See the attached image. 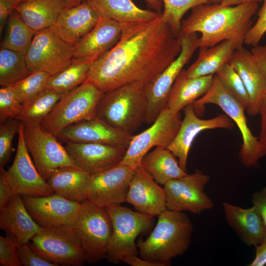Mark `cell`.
I'll return each mask as SVG.
<instances>
[{
  "label": "cell",
  "instance_id": "obj_35",
  "mask_svg": "<svg viewBox=\"0 0 266 266\" xmlns=\"http://www.w3.org/2000/svg\"><path fill=\"white\" fill-rule=\"evenodd\" d=\"M62 95L44 90L23 106L18 119L25 126H40Z\"/></svg>",
  "mask_w": 266,
  "mask_h": 266
},
{
  "label": "cell",
  "instance_id": "obj_7",
  "mask_svg": "<svg viewBox=\"0 0 266 266\" xmlns=\"http://www.w3.org/2000/svg\"><path fill=\"white\" fill-rule=\"evenodd\" d=\"M73 226L87 263L94 264L106 259L112 224L106 207L88 200L82 202Z\"/></svg>",
  "mask_w": 266,
  "mask_h": 266
},
{
  "label": "cell",
  "instance_id": "obj_40",
  "mask_svg": "<svg viewBox=\"0 0 266 266\" xmlns=\"http://www.w3.org/2000/svg\"><path fill=\"white\" fill-rule=\"evenodd\" d=\"M22 122L18 118H10L0 125V168L9 161L12 154V142L18 133Z\"/></svg>",
  "mask_w": 266,
  "mask_h": 266
},
{
  "label": "cell",
  "instance_id": "obj_37",
  "mask_svg": "<svg viewBox=\"0 0 266 266\" xmlns=\"http://www.w3.org/2000/svg\"><path fill=\"white\" fill-rule=\"evenodd\" d=\"M164 11L162 20L167 23L172 31L178 36L181 19L186 12L200 4L218 3L221 0H162Z\"/></svg>",
  "mask_w": 266,
  "mask_h": 266
},
{
  "label": "cell",
  "instance_id": "obj_23",
  "mask_svg": "<svg viewBox=\"0 0 266 266\" xmlns=\"http://www.w3.org/2000/svg\"><path fill=\"white\" fill-rule=\"evenodd\" d=\"M229 64L241 77L250 100L247 112L250 116L259 113L264 98L266 95V76L251 50L242 47L236 49Z\"/></svg>",
  "mask_w": 266,
  "mask_h": 266
},
{
  "label": "cell",
  "instance_id": "obj_10",
  "mask_svg": "<svg viewBox=\"0 0 266 266\" xmlns=\"http://www.w3.org/2000/svg\"><path fill=\"white\" fill-rule=\"evenodd\" d=\"M181 50L176 58L159 75L144 85L147 108L145 122L152 124L167 104L170 93L177 77L200 47L197 33L179 34Z\"/></svg>",
  "mask_w": 266,
  "mask_h": 266
},
{
  "label": "cell",
  "instance_id": "obj_27",
  "mask_svg": "<svg viewBox=\"0 0 266 266\" xmlns=\"http://www.w3.org/2000/svg\"><path fill=\"white\" fill-rule=\"evenodd\" d=\"M99 16L115 21L121 26L159 19L161 13L137 7L132 0H88Z\"/></svg>",
  "mask_w": 266,
  "mask_h": 266
},
{
  "label": "cell",
  "instance_id": "obj_47",
  "mask_svg": "<svg viewBox=\"0 0 266 266\" xmlns=\"http://www.w3.org/2000/svg\"><path fill=\"white\" fill-rule=\"evenodd\" d=\"M251 201L258 210L266 228V187L254 193Z\"/></svg>",
  "mask_w": 266,
  "mask_h": 266
},
{
  "label": "cell",
  "instance_id": "obj_45",
  "mask_svg": "<svg viewBox=\"0 0 266 266\" xmlns=\"http://www.w3.org/2000/svg\"><path fill=\"white\" fill-rule=\"evenodd\" d=\"M26 0H0V31L1 33L8 17Z\"/></svg>",
  "mask_w": 266,
  "mask_h": 266
},
{
  "label": "cell",
  "instance_id": "obj_46",
  "mask_svg": "<svg viewBox=\"0 0 266 266\" xmlns=\"http://www.w3.org/2000/svg\"><path fill=\"white\" fill-rule=\"evenodd\" d=\"M3 168H0V211L8 203L14 193L11 185L7 181Z\"/></svg>",
  "mask_w": 266,
  "mask_h": 266
},
{
  "label": "cell",
  "instance_id": "obj_12",
  "mask_svg": "<svg viewBox=\"0 0 266 266\" xmlns=\"http://www.w3.org/2000/svg\"><path fill=\"white\" fill-rule=\"evenodd\" d=\"M25 58L32 71H42L53 75L71 64L74 47L48 28L36 32Z\"/></svg>",
  "mask_w": 266,
  "mask_h": 266
},
{
  "label": "cell",
  "instance_id": "obj_9",
  "mask_svg": "<svg viewBox=\"0 0 266 266\" xmlns=\"http://www.w3.org/2000/svg\"><path fill=\"white\" fill-rule=\"evenodd\" d=\"M31 240L33 250L58 266H81L86 262L73 226L42 227Z\"/></svg>",
  "mask_w": 266,
  "mask_h": 266
},
{
  "label": "cell",
  "instance_id": "obj_36",
  "mask_svg": "<svg viewBox=\"0 0 266 266\" xmlns=\"http://www.w3.org/2000/svg\"><path fill=\"white\" fill-rule=\"evenodd\" d=\"M33 71L29 68L25 55L1 48L0 50V85H13Z\"/></svg>",
  "mask_w": 266,
  "mask_h": 266
},
{
  "label": "cell",
  "instance_id": "obj_55",
  "mask_svg": "<svg viewBox=\"0 0 266 266\" xmlns=\"http://www.w3.org/2000/svg\"><path fill=\"white\" fill-rule=\"evenodd\" d=\"M264 157L266 156V137L259 139Z\"/></svg>",
  "mask_w": 266,
  "mask_h": 266
},
{
  "label": "cell",
  "instance_id": "obj_39",
  "mask_svg": "<svg viewBox=\"0 0 266 266\" xmlns=\"http://www.w3.org/2000/svg\"><path fill=\"white\" fill-rule=\"evenodd\" d=\"M216 75L223 86L243 105L247 112L250 106L249 96L241 77L234 68L228 63Z\"/></svg>",
  "mask_w": 266,
  "mask_h": 266
},
{
  "label": "cell",
  "instance_id": "obj_43",
  "mask_svg": "<svg viewBox=\"0 0 266 266\" xmlns=\"http://www.w3.org/2000/svg\"><path fill=\"white\" fill-rule=\"evenodd\" d=\"M0 265L22 266L18 256L16 244L9 235L0 236Z\"/></svg>",
  "mask_w": 266,
  "mask_h": 266
},
{
  "label": "cell",
  "instance_id": "obj_48",
  "mask_svg": "<svg viewBox=\"0 0 266 266\" xmlns=\"http://www.w3.org/2000/svg\"><path fill=\"white\" fill-rule=\"evenodd\" d=\"M121 262L132 266H169L170 264L162 262H153L142 259L137 255H127L121 258Z\"/></svg>",
  "mask_w": 266,
  "mask_h": 266
},
{
  "label": "cell",
  "instance_id": "obj_14",
  "mask_svg": "<svg viewBox=\"0 0 266 266\" xmlns=\"http://www.w3.org/2000/svg\"><path fill=\"white\" fill-rule=\"evenodd\" d=\"M24 138L38 172L46 181L56 169L76 167L57 137L40 126H25Z\"/></svg>",
  "mask_w": 266,
  "mask_h": 266
},
{
  "label": "cell",
  "instance_id": "obj_24",
  "mask_svg": "<svg viewBox=\"0 0 266 266\" xmlns=\"http://www.w3.org/2000/svg\"><path fill=\"white\" fill-rule=\"evenodd\" d=\"M99 15L88 1L66 8L50 27L63 40L74 46L95 26Z\"/></svg>",
  "mask_w": 266,
  "mask_h": 266
},
{
  "label": "cell",
  "instance_id": "obj_42",
  "mask_svg": "<svg viewBox=\"0 0 266 266\" xmlns=\"http://www.w3.org/2000/svg\"><path fill=\"white\" fill-rule=\"evenodd\" d=\"M258 12V17L254 25L247 32L244 43L253 47L259 45L260 42L266 33V0Z\"/></svg>",
  "mask_w": 266,
  "mask_h": 266
},
{
  "label": "cell",
  "instance_id": "obj_54",
  "mask_svg": "<svg viewBox=\"0 0 266 266\" xmlns=\"http://www.w3.org/2000/svg\"><path fill=\"white\" fill-rule=\"evenodd\" d=\"M66 5V8H70L76 6L84 1L88 0H63Z\"/></svg>",
  "mask_w": 266,
  "mask_h": 266
},
{
  "label": "cell",
  "instance_id": "obj_38",
  "mask_svg": "<svg viewBox=\"0 0 266 266\" xmlns=\"http://www.w3.org/2000/svg\"><path fill=\"white\" fill-rule=\"evenodd\" d=\"M50 76L44 71H33L28 76L11 86L23 106L45 89Z\"/></svg>",
  "mask_w": 266,
  "mask_h": 266
},
{
  "label": "cell",
  "instance_id": "obj_30",
  "mask_svg": "<svg viewBox=\"0 0 266 266\" xmlns=\"http://www.w3.org/2000/svg\"><path fill=\"white\" fill-rule=\"evenodd\" d=\"M66 8L63 0H26L15 11L29 27L37 32L52 27Z\"/></svg>",
  "mask_w": 266,
  "mask_h": 266
},
{
  "label": "cell",
  "instance_id": "obj_15",
  "mask_svg": "<svg viewBox=\"0 0 266 266\" xmlns=\"http://www.w3.org/2000/svg\"><path fill=\"white\" fill-rule=\"evenodd\" d=\"M24 125L21 123L15 159L11 166L4 171L5 178L14 194L29 196H47L54 194L47 181L34 165L26 145Z\"/></svg>",
  "mask_w": 266,
  "mask_h": 266
},
{
  "label": "cell",
  "instance_id": "obj_5",
  "mask_svg": "<svg viewBox=\"0 0 266 266\" xmlns=\"http://www.w3.org/2000/svg\"><path fill=\"white\" fill-rule=\"evenodd\" d=\"M103 94L88 78L62 96L40 127L56 136L69 125L95 118L97 106Z\"/></svg>",
  "mask_w": 266,
  "mask_h": 266
},
{
  "label": "cell",
  "instance_id": "obj_51",
  "mask_svg": "<svg viewBox=\"0 0 266 266\" xmlns=\"http://www.w3.org/2000/svg\"><path fill=\"white\" fill-rule=\"evenodd\" d=\"M259 113L261 116V131L259 139L266 137V95L261 103Z\"/></svg>",
  "mask_w": 266,
  "mask_h": 266
},
{
  "label": "cell",
  "instance_id": "obj_33",
  "mask_svg": "<svg viewBox=\"0 0 266 266\" xmlns=\"http://www.w3.org/2000/svg\"><path fill=\"white\" fill-rule=\"evenodd\" d=\"M92 63L75 58L60 72L51 75L45 90L64 95L82 84L88 78Z\"/></svg>",
  "mask_w": 266,
  "mask_h": 266
},
{
  "label": "cell",
  "instance_id": "obj_22",
  "mask_svg": "<svg viewBox=\"0 0 266 266\" xmlns=\"http://www.w3.org/2000/svg\"><path fill=\"white\" fill-rule=\"evenodd\" d=\"M122 28L113 20L99 16L94 28L73 46L74 58L93 63L119 41Z\"/></svg>",
  "mask_w": 266,
  "mask_h": 266
},
{
  "label": "cell",
  "instance_id": "obj_19",
  "mask_svg": "<svg viewBox=\"0 0 266 266\" xmlns=\"http://www.w3.org/2000/svg\"><path fill=\"white\" fill-rule=\"evenodd\" d=\"M133 136L116 130L96 117L69 125L56 136L66 142L103 144L127 150Z\"/></svg>",
  "mask_w": 266,
  "mask_h": 266
},
{
  "label": "cell",
  "instance_id": "obj_16",
  "mask_svg": "<svg viewBox=\"0 0 266 266\" xmlns=\"http://www.w3.org/2000/svg\"><path fill=\"white\" fill-rule=\"evenodd\" d=\"M134 169L118 164L91 174L87 200L100 206L127 202V196Z\"/></svg>",
  "mask_w": 266,
  "mask_h": 266
},
{
  "label": "cell",
  "instance_id": "obj_8",
  "mask_svg": "<svg viewBox=\"0 0 266 266\" xmlns=\"http://www.w3.org/2000/svg\"><path fill=\"white\" fill-rule=\"evenodd\" d=\"M112 224V231L108 243L107 260L118 264L121 258L127 255H138L135 242L141 233L149 231L154 224L152 216L120 205L106 207Z\"/></svg>",
  "mask_w": 266,
  "mask_h": 266
},
{
  "label": "cell",
  "instance_id": "obj_17",
  "mask_svg": "<svg viewBox=\"0 0 266 266\" xmlns=\"http://www.w3.org/2000/svg\"><path fill=\"white\" fill-rule=\"evenodd\" d=\"M22 197L28 212L42 228L73 226L81 203L56 193L47 196Z\"/></svg>",
  "mask_w": 266,
  "mask_h": 266
},
{
  "label": "cell",
  "instance_id": "obj_21",
  "mask_svg": "<svg viewBox=\"0 0 266 266\" xmlns=\"http://www.w3.org/2000/svg\"><path fill=\"white\" fill-rule=\"evenodd\" d=\"M127 202L137 211L153 217L158 216L166 209L164 189L141 165L134 170Z\"/></svg>",
  "mask_w": 266,
  "mask_h": 266
},
{
  "label": "cell",
  "instance_id": "obj_29",
  "mask_svg": "<svg viewBox=\"0 0 266 266\" xmlns=\"http://www.w3.org/2000/svg\"><path fill=\"white\" fill-rule=\"evenodd\" d=\"M214 75L189 77L183 69L172 87L167 106L174 113L205 95L213 83Z\"/></svg>",
  "mask_w": 266,
  "mask_h": 266
},
{
  "label": "cell",
  "instance_id": "obj_32",
  "mask_svg": "<svg viewBox=\"0 0 266 266\" xmlns=\"http://www.w3.org/2000/svg\"><path fill=\"white\" fill-rule=\"evenodd\" d=\"M174 155L167 148L156 147L142 159L140 165L159 184L181 178L187 174Z\"/></svg>",
  "mask_w": 266,
  "mask_h": 266
},
{
  "label": "cell",
  "instance_id": "obj_25",
  "mask_svg": "<svg viewBox=\"0 0 266 266\" xmlns=\"http://www.w3.org/2000/svg\"><path fill=\"white\" fill-rule=\"evenodd\" d=\"M222 206L228 224L245 244L256 247L266 238V228L254 206L243 208L225 201Z\"/></svg>",
  "mask_w": 266,
  "mask_h": 266
},
{
  "label": "cell",
  "instance_id": "obj_34",
  "mask_svg": "<svg viewBox=\"0 0 266 266\" xmlns=\"http://www.w3.org/2000/svg\"><path fill=\"white\" fill-rule=\"evenodd\" d=\"M1 48L26 55L36 32L29 27L16 11L8 17Z\"/></svg>",
  "mask_w": 266,
  "mask_h": 266
},
{
  "label": "cell",
  "instance_id": "obj_41",
  "mask_svg": "<svg viewBox=\"0 0 266 266\" xmlns=\"http://www.w3.org/2000/svg\"><path fill=\"white\" fill-rule=\"evenodd\" d=\"M23 105L11 86L0 89V123L7 119L18 118Z\"/></svg>",
  "mask_w": 266,
  "mask_h": 266
},
{
  "label": "cell",
  "instance_id": "obj_31",
  "mask_svg": "<svg viewBox=\"0 0 266 266\" xmlns=\"http://www.w3.org/2000/svg\"><path fill=\"white\" fill-rule=\"evenodd\" d=\"M235 50L232 43L224 40L213 46L200 47L195 62L187 69L189 77L216 74L230 61Z\"/></svg>",
  "mask_w": 266,
  "mask_h": 266
},
{
  "label": "cell",
  "instance_id": "obj_20",
  "mask_svg": "<svg viewBox=\"0 0 266 266\" xmlns=\"http://www.w3.org/2000/svg\"><path fill=\"white\" fill-rule=\"evenodd\" d=\"M65 148L75 166L90 173L118 165L126 149L106 144L66 142Z\"/></svg>",
  "mask_w": 266,
  "mask_h": 266
},
{
  "label": "cell",
  "instance_id": "obj_28",
  "mask_svg": "<svg viewBox=\"0 0 266 266\" xmlns=\"http://www.w3.org/2000/svg\"><path fill=\"white\" fill-rule=\"evenodd\" d=\"M91 174L77 167L65 166L55 169L46 181L54 193L79 202L87 200Z\"/></svg>",
  "mask_w": 266,
  "mask_h": 266
},
{
  "label": "cell",
  "instance_id": "obj_52",
  "mask_svg": "<svg viewBox=\"0 0 266 266\" xmlns=\"http://www.w3.org/2000/svg\"><path fill=\"white\" fill-rule=\"evenodd\" d=\"M263 0H221L220 5L222 6H233L239 4L250 3L259 2Z\"/></svg>",
  "mask_w": 266,
  "mask_h": 266
},
{
  "label": "cell",
  "instance_id": "obj_2",
  "mask_svg": "<svg viewBox=\"0 0 266 266\" xmlns=\"http://www.w3.org/2000/svg\"><path fill=\"white\" fill-rule=\"evenodd\" d=\"M258 7L256 2L233 6H222L218 3L199 5L182 22L179 35L199 32L201 33L200 47H209L228 40L236 50L244 43Z\"/></svg>",
  "mask_w": 266,
  "mask_h": 266
},
{
  "label": "cell",
  "instance_id": "obj_3",
  "mask_svg": "<svg viewBox=\"0 0 266 266\" xmlns=\"http://www.w3.org/2000/svg\"><path fill=\"white\" fill-rule=\"evenodd\" d=\"M193 230V223L185 213L166 209L158 216L147 238L137 242L139 257L170 264L172 258L183 255L188 249Z\"/></svg>",
  "mask_w": 266,
  "mask_h": 266
},
{
  "label": "cell",
  "instance_id": "obj_1",
  "mask_svg": "<svg viewBox=\"0 0 266 266\" xmlns=\"http://www.w3.org/2000/svg\"><path fill=\"white\" fill-rule=\"evenodd\" d=\"M121 26L117 43L90 67L88 78L103 93L130 83L150 82L181 50L180 36L161 17Z\"/></svg>",
  "mask_w": 266,
  "mask_h": 266
},
{
  "label": "cell",
  "instance_id": "obj_26",
  "mask_svg": "<svg viewBox=\"0 0 266 266\" xmlns=\"http://www.w3.org/2000/svg\"><path fill=\"white\" fill-rule=\"evenodd\" d=\"M0 228L10 236L16 244L29 243L42 227L26 210L22 196L14 194L7 205L0 211Z\"/></svg>",
  "mask_w": 266,
  "mask_h": 266
},
{
  "label": "cell",
  "instance_id": "obj_13",
  "mask_svg": "<svg viewBox=\"0 0 266 266\" xmlns=\"http://www.w3.org/2000/svg\"><path fill=\"white\" fill-rule=\"evenodd\" d=\"M209 181L208 175L196 169L192 174L168 181L164 185L166 209L193 214L212 209L213 202L204 192Z\"/></svg>",
  "mask_w": 266,
  "mask_h": 266
},
{
  "label": "cell",
  "instance_id": "obj_44",
  "mask_svg": "<svg viewBox=\"0 0 266 266\" xmlns=\"http://www.w3.org/2000/svg\"><path fill=\"white\" fill-rule=\"evenodd\" d=\"M19 259L24 266H58L39 255L29 245V243L16 244Z\"/></svg>",
  "mask_w": 266,
  "mask_h": 266
},
{
  "label": "cell",
  "instance_id": "obj_6",
  "mask_svg": "<svg viewBox=\"0 0 266 266\" xmlns=\"http://www.w3.org/2000/svg\"><path fill=\"white\" fill-rule=\"evenodd\" d=\"M208 103L219 106L238 128L243 141L238 156L241 164L246 167L257 166L264 157L259 139L248 126L244 107L226 89L216 74L208 92L192 103L195 113Z\"/></svg>",
  "mask_w": 266,
  "mask_h": 266
},
{
  "label": "cell",
  "instance_id": "obj_50",
  "mask_svg": "<svg viewBox=\"0 0 266 266\" xmlns=\"http://www.w3.org/2000/svg\"><path fill=\"white\" fill-rule=\"evenodd\" d=\"M250 50L266 76V45H259Z\"/></svg>",
  "mask_w": 266,
  "mask_h": 266
},
{
  "label": "cell",
  "instance_id": "obj_18",
  "mask_svg": "<svg viewBox=\"0 0 266 266\" xmlns=\"http://www.w3.org/2000/svg\"><path fill=\"white\" fill-rule=\"evenodd\" d=\"M184 116L178 133L167 148L178 159L180 167L187 172L186 165L189 152L196 136L201 131L215 129L231 130L234 122L226 114H220L211 119H202L196 114L192 104L184 108Z\"/></svg>",
  "mask_w": 266,
  "mask_h": 266
},
{
  "label": "cell",
  "instance_id": "obj_49",
  "mask_svg": "<svg viewBox=\"0 0 266 266\" xmlns=\"http://www.w3.org/2000/svg\"><path fill=\"white\" fill-rule=\"evenodd\" d=\"M256 255L249 266H264L266 265V238L256 247Z\"/></svg>",
  "mask_w": 266,
  "mask_h": 266
},
{
  "label": "cell",
  "instance_id": "obj_53",
  "mask_svg": "<svg viewBox=\"0 0 266 266\" xmlns=\"http://www.w3.org/2000/svg\"><path fill=\"white\" fill-rule=\"evenodd\" d=\"M146 1L150 8L154 11L161 13L163 8V2L162 0H144Z\"/></svg>",
  "mask_w": 266,
  "mask_h": 266
},
{
  "label": "cell",
  "instance_id": "obj_4",
  "mask_svg": "<svg viewBox=\"0 0 266 266\" xmlns=\"http://www.w3.org/2000/svg\"><path fill=\"white\" fill-rule=\"evenodd\" d=\"M144 85L134 82L104 93L97 106L96 117L121 132L133 134L145 120Z\"/></svg>",
  "mask_w": 266,
  "mask_h": 266
},
{
  "label": "cell",
  "instance_id": "obj_11",
  "mask_svg": "<svg viewBox=\"0 0 266 266\" xmlns=\"http://www.w3.org/2000/svg\"><path fill=\"white\" fill-rule=\"evenodd\" d=\"M181 122L180 112L174 113L166 107L149 128L133 136L119 164L135 169L153 147L167 148L176 135Z\"/></svg>",
  "mask_w": 266,
  "mask_h": 266
}]
</instances>
